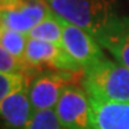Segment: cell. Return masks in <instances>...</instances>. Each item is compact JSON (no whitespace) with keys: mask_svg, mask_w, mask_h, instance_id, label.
Masks as SVG:
<instances>
[{"mask_svg":"<svg viewBox=\"0 0 129 129\" xmlns=\"http://www.w3.org/2000/svg\"><path fill=\"white\" fill-rule=\"evenodd\" d=\"M99 44L107 49L117 62L129 69V17L121 16Z\"/></svg>","mask_w":129,"mask_h":129,"instance_id":"obj_10","label":"cell"},{"mask_svg":"<svg viewBox=\"0 0 129 129\" xmlns=\"http://www.w3.org/2000/svg\"><path fill=\"white\" fill-rule=\"evenodd\" d=\"M54 112L69 129L91 128V100L83 87L69 84L63 90Z\"/></svg>","mask_w":129,"mask_h":129,"instance_id":"obj_6","label":"cell"},{"mask_svg":"<svg viewBox=\"0 0 129 129\" xmlns=\"http://www.w3.org/2000/svg\"><path fill=\"white\" fill-rule=\"evenodd\" d=\"M90 129H129V103L107 102L90 96Z\"/></svg>","mask_w":129,"mask_h":129,"instance_id":"obj_8","label":"cell"},{"mask_svg":"<svg viewBox=\"0 0 129 129\" xmlns=\"http://www.w3.org/2000/svg\"><path fill=\"white\" fill-rule=\"evenodd\" d=\"M77 73L48 70L37 73L28 84V93L34 112L54 109L63 90L78 78Z\"/></svg>","mask_w":129,"mask_h":129,"instance_id":"obj_3","label":"cell"},{"mask_svg":"<svg viewBox=\"0 0 129 129\" xmlns=\"http://www.w3.org/2000/svg\"><path fill=\"white\" fill-rule=\"evenodd\" d=\"M82 86L90 96L129 103V69L117 61L102 59L82 73Z\"/></svg>","mask_w":129,"mask_h":129,"instance_id":"obj_2","label":"cell"},{"mask_svg":"<svg viewBox=\"0 0 129 129\" xmlns=\"http://www.w3.org/2000/svg\"><path fill=\"white\" fill-rule=\"evenodd\" d=\"M2 129H29L34 111L28 93V86L0 102Z\"/></svg>","mask_w":129,"mask_h":129,"instance_id":"obj_9","label":"cell"},{"mask_svg":"<svg viewBox=\"0 0 129 129\" xmlns=\"http://www.w3.org/2000/svg\"><path fill=\"white\" fill-rule=\"evenodd\" d=\"M24 61L32 69L40 73L44 67L77 74L83 73V69L64 51L61 44L48 42V41L29 38Z\"/></svg>","mask_w":129,"mask_h":129,"instance_id":"obj_5","label":"cell"},{"mask_svg":"<svg viewBox=\"0 0 129 129\" xmlns=\"http://www.w3.org/2000/svg\"><path fill=\"white\" fill-rule=\"evenodd\" d=\"M50 9L100 41L112 28L120 15L116 13L112 0H46Z\"/></svg>","mask_w":129,"mask_h":129,"instance_id":"obj_1","label":"cell"},{"mask_svg":"<svg viewBox=\"0 0 129 129\" xmlns=\"http://www.w3.org/2000/svg\"><path fill=\"white\" fill-rule=\"evenodd\" d=\"M62 48L82 69H87L104 59L102 45L90 33L63 20Z\"/></svg>","mask_w":129,"mask_h":129,"instance_id":"obj_7","label":"cell"},{"mask_svg":"<svg viewBox=\"0 0 129 129\" xmlns=\"http://www.w3.org/2000/svg\"><path fill=\"white\" fill-rule=\"evenodd\" d=\"M29 129H69L59 121L54 109L34 112Z\"/></svg>","mask_w":129,"mask_h":129,"instance_id":"obj_14","label":"cell"},{"mask_svg":"<svg viewBox=\"0 0 129 129\" xmlns=\"http://www.w3.org/2000/svg\"><path fill=\"white\" fill-rule=\"evenodd\" d=\"M0 3L2 26L25 34L51 12L46 0H0Z\"/></svg>","mask_w":129,"mask_h":129,"instance_id":"obj_4","label":"cell"},{"mask_svg":"<svg viewBox=\"0 0 129 129\" xmlns=\"http://www.w3.org/2000/svg\"><path fill=\"white\" fill-rule=\"evenodd\" d=\"M28 34L12 30L5 26L0 28V42H2V48L9 51L12 55L24 59L25 57V50L28 45Z\"/></svg>","mask_w":129,"mask_h":129,"instance_id":"obj_12","label":"cell"},{"mask_svg":"<svg viewBox=\"0 0 129 129\" xmlns=\"http://www.w3.org/2000/svg\"><path fill=\"white\" fill-rule=\"evenodd\" d=\"M29 82L30 79L24 73H0V100L25 88Z\"/></svg>","mask_w":129,"mask_h":129,"instance_id":"obj_13","label":"cell"},{"mask_svg":"<svg viewBox=\"0 0 129 129\" xmlns=\"http://www.w3.org/2000/svg\"><path fill=\"white\" fill-rule=\"evenodd\" d=\"M62 34H63V19L51 11L46 19H44L28 33V37L41 41H48V42L61 44Z\"/></svg>","mask_w":129,"mask_h":129,"instance_id":"obj_11","label":"cell"}]
</instances>
